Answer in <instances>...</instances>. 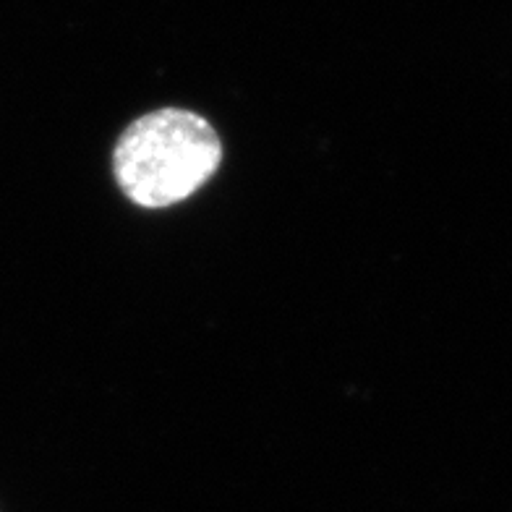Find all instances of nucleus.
Masks as SVG:
<instances>
[{"label":"nucleus","mask_w":512,"mask_h":512,"mask_svg":"<svg viewBox=\"0 0 512 512\" xmlns=\"http://www.w3.org/2000/svg\"><path fill=\"white\" fill-rule=\"evenodd\" d=\"M223 157V139L204 115L189 108H157L123 128L110 168L128 202L168 209L204 189Z\"/></svg>","instance_id":"nucleus-1"}]
</instances>
